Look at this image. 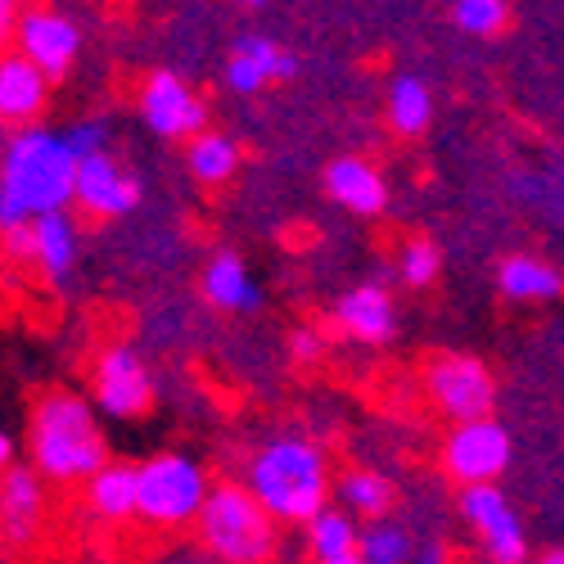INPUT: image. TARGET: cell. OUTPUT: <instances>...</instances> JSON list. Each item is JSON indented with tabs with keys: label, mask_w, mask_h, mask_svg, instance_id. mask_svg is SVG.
Masks as SVG:
<instances>
[{
	"label": "cell",
	"mask_w": 564,
	"mask_h": 564,
	"mask_svg": "<svg viewBox=\"0 0 564 564\" xmlns=\"http://www.w3.org/2000/svg\"><path fill=\"white\" fill-rule=\"evenodd\" d=\"M28 452L32 469L45 484H86L96 469H105L109 443L96 420V402H86L73 389H45L28 411Z\"/></svg>",
	"instance_id": "cell-1"
},
{
	"label": "cell",
	"mask_w": 564,
	"mask_h": 564,
	"mask_svg": "<svg viewBox=\"0 0 564 564\" xmlns=\"http://www.w3.org/2000/svg\"><path fill=\"white\" fill-rule=\"evenodd\" d=\"M245 488L262 501L275 524H312L330 492L325 452L303 434H275L249 456Z\"/></svg>",
	"instance_id": "cell-2"
},
{
	"label": "cell",
	"mask_w": 564,
	"mask_h": 564,
	"mask_svg": "<svg viewBox=\"0 0 564 564\" xmlns=\"http://www.w3.org/2000/svg\"><path fill=\"white\" fill-rule=\"evenodd\" d=\"M0 191L32 221L45 213H64L77 191V159L64 131H51L41 122L10 131L6 150H0Z\"/></svg>",
	"instance_id": "cell-3"
},
{
	"label": "cell",
	"mask_w": 564,
	"mask_h": 564,
	"mask_svg": "<svg viewBox=\"0 0 564 564\" xmlns=\"http://www.w3.org/2000/svg\"><path fill=\"white\" fill-rule=\"evenodd\" d=\"M195 533L221 564H267L275 555V520L245 484H213Z\"/></svg>",
	"instance_id": "cell-4"
},
{
	"label": "cell",
	"mask_w": 564,
	"mask_h": 564,
	"mask_svg": "<svg viewBox=\"0 0 564 564\" xmlns=\"http://www.w3.org/2000/svg\"><path fill=\"white\" fill-rule=\"evenodd\" d=\"M140 469V524L150 529H185L199 524L213 497L208 469L191 452H154L135 465Z\"/></svg>",
	"instance_id": "cell-5"
},
{
	"label": "cell",
	"mask_w": 564,
	"mask_h": 564,
	"mask_svg": "<svg viewBox=\"0 0 564 564\" xmlns=\"http://www.w3.org/2000/svg\"><path fill=\"white\" fill-rule=\"evenodd\" d=\"M90 402L109 420H140L154 406V375L131 344H109L90 366Z\"/></svg>",
	"instance_id": "cell-6"
},
{
	"label": "cell",
	"mask_w": 564,
	"mask_h": 564,
	"mask_svg": "<svg viewBox=\"0 0 564 564\" xmlns=\"http://www.w3.org/2000/svg\"><path fill=\"white\" fill-rule=\"evenodd\" d=\"M425 389L438 402V411H447L456 425H465V420H488V411L497 402L492 370L479 357H465V352H438L425 366Z\"/></svg>",
	"instance_id": "cell-7"
},
{
	"label": "cell",
	"mask_w": 564,
	"mask_h": 564,
	"mask_svg": "<svg viewBox=\"0 0 564 564\" xmlns=\"http://www.w3.org/2000/svg\"><path fill=\"white\" fill-rule=\"evenodd\" d=\"M443 465L460 488L492 484V479L506 475V465H510V438L492 415L488 420H465V425H456L443 443Z\"/></svg>",
	"instance_id": "cell-8"
},
{
	"label": "cell",
	"mask_w": 564,
	"mask_h": 564,
	"mask_svg": "<svg viewBox=\"0 0 564 564\" xmlns=\"http://www.w3.org/2000/svg\"><path fill=\"white\" fill-rule=\"evenodd\" d=\"M140 122L159 140H195L199 131H208V105L176 73L159 68L140 86Z\"/></svg>",
	"instance_id": "cell-9"
},
{
	"label": "cell",
	"mask_w": 564,
	"mask_h": 564,
	"mask_svg": "<svg viewBox=\"0 0 564 564\" xmlns=\"http://www.w3.org/2000/svg\"><path fill=\"white\" fill-rule=\"evenodd\" d=\"M14 51L28 55L51 82H64L82 55V28L51 6H32L19 19V36H14Z\"/></svg>",
	"instance_id": "cell-10"
},
{
	"label": "cell",
	"mask_w": 564,
	"mask_h": 564,
	"mask_svg": "<svg viewBox=\"0 0 564 564\" xmlns=\"http://www.w3.org/2000/svg\"><path fill=\"white\" fill-rule=\"evenodd\" d=\"M460 514L469 520V529L479 533L492 564H524L529 538H524V524L514 520V510H510L501 488H492V484L460 488Z\"/></svg>",
	"instance_id": "cell-11"
},
{
	"label": "cell",
	"mask_w": 564,
	"mask_h": 564,
	"mask_svg": "<svg viewBox=\"0 0 564 564\" xmlns=\"http://www.w3.org/2000/svg\"><path fill=\"white\" fill-rule=\"evenodd\" d=\"M73 204L96 217V221H113V217H127L135 204H140V181L109 154H96L77 163V191H73Z\"/></svg>",
	"instance_id": "cell-12"
},
{
	"label": "cell",
	"mask_w": 564,
	"mask_h": 564,
	"mask_svg": "<svg viewBox=\"0 0 564 564\" xmlns=\"http://www.w3.org/2000/svg\"><path fill=\"white\" fill-rule=\"evenodd\" d=\"M45 520V479L32 465H10L0 475V542L32 546Z\"/></svg>",
	"instance_id": "cell-13"
},
{
	"label": "cell",
	"mask_w": 564,
	"mask_h": 564,
	"mask_svg": "<svg viewBox=\"0 0 564 564\" xmlns=\"http://www.w3.org/2000/svg\"><path fill=\"white\" fill-rule=\"evenodd\" d=\"M51 77H45L28 55L6 51L0 55V127L23 131L36 127L45 105H51Z\"/></svg>",
	"instance_id": "cell-14"
},
{
	"label": "cell",
	"mask_w": 564,
	"mask_h": 564,
	"mask_svg": "<svg viewBox=\"0 0 564 564\" xmlns=\"http://www.w3.org/2000/svg\"><path fill=\"white\" fill-rule=\"evenodd\" d=\"M294 77H299V59L258 32L235 41V51L226 59V86L235 96H253V90H267L271 82H294Z\"/></svg>",
	"instance_id": "cell-15"
},
{
	"label": "cell",
	"mask_w": 564,
	"mask_h": 564,
	"mask_svg": "<svg viewBox=\"0 0 564 564\" xmlns=\"http://www.w3.org/2000/svg\"><path fill=\"white\" fill-rule=\"evenodd\" d=\"M335 325L357 344H389L398 335V312L384 285H357L335 303Z\"/></svg>",
	"instance_id": "cell-16"
},
{
	"label": "cell",
	"mask_w": 564,
	"mask_h": 564,
	"mask_svg": "<svg viewBox=\"0 0 564 564\" xmlns=\"http://www.w3.org/2000/svg\"><path fill=\"white\" fill-rule=\"evenodd\" d=\"M325 195L357 217H380L389 204V185H384L380 167H370L366 159L348 154V159H335L325 167Z\"/></svg>",
	"instance_id": "cell-17"
},
{
	"label": "cell",
	"mask_w": 564,
	"mask_h": 564,
	"mask_svg": "<svg viewBox=\"0 0 564 564\" xmlns=\"http://www.w3.org/2000/svg\"><path fill=\"white\" fill-rule=\"evenodd\" d=\"M86 506L100 524H127L140 514V469L131 460H109L86 484Z\"/></svg>",
	"instance_id": "cell-18"
},
{
	"label": "cell",
	"mask_w": 564,
	"mask_h": 564,
	"mask_svg": "<svg viewBox=\"0 0 564 564\" xmlns=\"http://www.w3.org/2000/svg\"><path fill=\"white\" fill-rule=\"evenodd\" d=\"M204 299L217 307V312H258L262 307V290L258 280L249 275L245 258L230 253V249H217L204 267Z\"/></svg>",
	"instance_id": "cell-19"
},
{
	"label": "cell",
	"mask_w": 564,
	"mask_h": 564,
	"mask_svg": "<svg viewBox=\"0 0 564 564\" xmlns=\"http://www.w3.org/2000/svg\"><path fill=\"white\" fill-rule=\"evenodd\" d=\"M32 240H36V271L51 280V285H68L73 271H77V226L68 213H45L32 221Z\"/></svg>",
	"instance_id": "cell-20"
},
{
	"label": "cell",
	"mask_w": 564,
	"mask_h": 564,
	"mask_svg": "<svg viewBox=\"0 0 564 564\" xmlns=\"http://www.w3.org/2000/svg\"><path fill=\"white\" fill-rule=\"evenodd\" d=\"M497 290L514 303H551L564 294V275L542 262V258H529V253H514L497 267Z\"/></svg>",
	"instance_id": "cell-21"
},
{
	"label": "cell",
	"mask_w": 564,
	"mask_h": 564,
	"mask_svg": "<svg viewBox=\"0 0 564 564\" xmlns=\"http://www.w3.org/2000/svg\"><path fill=\"white\" fill-rule=\"evenodd\" d=\"M240 163H245V154L226 131H199L191 145H185V167H191V176L199 185H208V191L226 185L235 172H240Z\"/></svg>",
	"instance_id": "cell-22"
},
{
	"label": "cell",
	"mask_w": 564,
	"mask_h": 564,
	"mask_svg": "<svg viewBox=\"0 0 564 564\" xmlns=\"http://www.w3.org/2000/svg\"><path fill=\"white\" fill-rule=\"evenodd\" d=\"M357 514H348V510H330L325 506L316 520L307 524V551H312V560L316 564H339V560H348V555H357V546H361V533H357Z\"/></svg>",
	"instance_id": "cell-23"
},
{
	"label": "cell",
	"mask_w": 564,
	"mask_h": 564,
	"mask_svg": "<svg viewBox=\"0 0 564 564\" xmlns=\"http://www.w3.org/2000/svg\"><path fill=\"white\" fill-rule=\"evenodd\" d=\"M430 118H434L430 86L420 82V77H411V73L393 77V86H389V127L398 135H420V131L430 127Z\"/></svg>",
	"instance_id": "cell-24"
},
{
	"label": "cell",
	"mask_w": 564,
	"mask_h": 564,
	"mask_svg": "<svg viewBox=\"0 0 564 564\" xmlns=\"http://www.w3.org/2000/svg\"><path fill=\"white\" fill-rule=\"evenodd\" d=\"M339 497L348 506V514H361V520H384L393 506V484L375 469H348L339 479Z\"/></svg>",
	"instance_id": "cell-25"
},
{
	"label": "cell",
	"mask_w": 564,
	"mask_h": 564,
	"mask_svg": "<svg viewBox=\"0 0 564 564\" xmlns=\"http://www.w3.org/2000/svg\"><path fill=\"white\" fill-rule=\"evenodd\" d=\"M357 555H361V564H406V560H415V546L398 524L375 520V524L361 529Z\"/></svg>",
	"instance_id": "cell-26"
},
{
	"label": "cell",
	"mask_w": 564,
	"mask_h": 564,
	"mask_svg": "<svg viewBox=\"0 0 564 564\" xmlns=\"http://www.w3.org/2000/svg\"><path fill=\"white\" fill-rule=\"evenodd\" d=\"M452 19L469 36H497L510 23V6L506 0H452Z\"/></svg>",
	"instance_id": "cell-27"
},
{
	"label": "cell",
	"mask_w": 564,
	"mask_h": 564,
	"mask_svg": "<svg viewBox=\"0 0 564 564\" xmlns=\"http://www.w3.org/2000/svg\"><path fill=\"white\" fill-rule=\"evenodd\" d=\"M438 267H443V253L434 240H406L402 253H398V275L406 280L411 290H425L438 280Z\"/></svg>",
	"instance_id": "cell-28"
},
{
	"label": "cell",
	"mask_w": 564,
	"mask_h": 564,
	"mask_svg": "<svg viewBox=\"0 0 564 564\" xmlns=\"http://www.w3.org/2000/svg\"><path fill=\"white\" fill-rule=\"evenodd\" d=\"M64 140H68V150H73L77 163L96 159V154H109V131H105L100 118H82V122H73V127L64 131Z\"/></svg>",
	"instance_id": "cell-29"
},
{
	"label": "cell",
	"mask_w": 564,
	"mask_h": 564,
	"mask_svg": "<svg viewBox=\"0 0 564 564\" xmlns=\"http://www.w3.org/2000/svg\"><path fill=\"white\" fill-rule=\"evenodd\" d=\"M321 352H325V330H316V325H299V330H290V357L299 366L321 361Z\"/></svg>",
	"instance_id": "cell-30"
},
{
	"label": "cell",
	"mask_w": 564,
	"mask_h": 564,
	"mask_svg": "<svg viewBox=\"0 0 564 564\" xmlns=\"http://www.w3.org/2000/svg\"><path fill=\"white\" fill-rule=\"evenodd\" d=\"M19 19H23V6L19 0H0V55L10 51V41L19 36Z\"/></svg>",
	"instance_id": "cell-31"
},
{
	"label": "cell",
	"mask_w": 564,
	"mask_h": 564,
	"mask_svg": "<svg viewBox=\"0 0 564 564\" xmlns=\"http://www.w3.org/2000/svg\"><path fill=\"white\" fill-rule=\"evenodd\" d=\"M19 226H32V217H28V213H23L6 191H0V240H6L10 230H19Z\"/></svg>",
	"instance_id": "cell-32"
},
{
	"label": "cell",
	"mask_w": 564,
	"mask_h": 564,
	"mask_svg": "<svg viewBox=\"0 0 564 564\" xmlns=\"http://www.w3.org/2000/svg\"><path fill=\"white\" fill-rule=\"evenodd\" d=\"M415 564H447V551H443L438 542H430V546L415 551Z\"/></svg>",
	"instance_id": "cell-33"
},
{
	"label": "cell",
	"mask_w": 564,
	"mask_h": 564,
	"mask_svg": "<svg viewBox=\"0 0 564 564\" xmlns=\"http://www.w3.org/2000/svg\"><path fill=\"white\" fill-rule=\"evenodd\" d=\"M10 465H14V438H10L6 430H0V475H6Z\"/></svg>",
	"instance_id": "cell-34"
},
{
	"label": "cell",
	"mask_w": 564,
	"mask_h": 564,
	"mask_svg": "<svg viewBox=\"0 0 564 564\" xmlns=\"http://www.w3.org/2000/svg\"><path fill=\"white\" fill-rule=\"evenodd\" d=\"M542 564H564V551H551V555H542Z\"/></svg>",
	"instance_id": "cell-35"
},
{
	"label": "cell",
	"mask_w": 564,
	"mask_h": 564,
	"mask_svg": "<svg viewBox=\"0 0 564 564\" xmlns=\"http://www.w3.org/2000/svg\"><path fill=\"white\" fill-rule=\"evenodd\" d=\"M245 6H249V10H262V6H267V0H245Z\"/></svg>",
	"instance_id": "cell-36"
},
{
	"label": "cell",
	"mask_w": 564,
	"mask_h": 564,
	"mask_svg": "<svg viewBox=\"0 0 564 564\" xmlns=\"http://www.w3.org/2000/svg\"><path fill=\"white\" fill-rule=\"evenodd\" d=\"M339 564H361V555H348V560H339Z\"/></svg>",
	"instance_id": "cell-37"
}]
</instances>
